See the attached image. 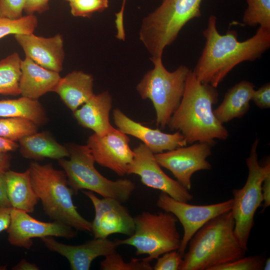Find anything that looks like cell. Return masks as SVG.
I'll use <instances>...</instances> for the list:
<instances>
[{
  "instance_id": "cell-44",
  "label": "cell",
  "mask_w": 270,
  "mask_h": 270,
  "mask_svg": "<svg viewBox=\"0 0 270 270\" xmlns=\"http://www.w3.org/2000/svg\"><path fill=\"white\" fill-rule=\"evenodd\" d=\"M263 270H270V258H268L265 260L264 262V264L263 266Z\"/></svg>"
},
{
  "instance_id": "cell-42",
  "label": "cell",
  "mask_w": 270,
  "mask_h": 270,
  "mask_svg": "<svg viewBox=\"0 0 270 270\" xmlns=\"http://www.w3.org/2000/svg\"><path fill=\"white\" fill-rule=\"evenodd\" d=\"M126 0H122V4L120 10L115 14L116 19L115 24L116 27L118 28H122L124 27V8Z\"/></svg>"
},
{
  "instance_id": "cell-28",
  "label": "cell",
  "mask_w": 270,
  "mask_h": 270,
  "mask_svg": "<svg viewBox=\"0 0 270 270\" xmlns=\"http://www.w3.org/2000/svg\"><path fill=\"white\" fill-rule=\"evenodd\" d=\"M248 4L242 21L250 26L259 25L270 30V0H246Z\"/></svg>"
},
{
  "instance_id": "cell-36",
  "label": "cell",
  "mask_w": 270,
  "mask_h": 270,
  "mask_svg": "<svg viewBox=\"0 0 270 270\" xmlns=\"http://www.w3.org/2000/svg\"><path fill=\"white\" fill-rule=\"evenodd\" d=\"M50 0H26L24 12L26 14H42L49 10Z\"/></svg>"
},
{
  "instance_id": "cell-18",
  "label": "cell",
  "mask_w": 270,
  "mask_h": 270,
  "mask_svg": "<svg viewBox=\"0 0 270 270\" xmlns=\"http://www.w3.org/2000/svg\"><path fill=\"white\" fill-rule=\"evenodd\" d=\"M14 36L26 57L48 70L58 72L62 70L64 51L61 34L49 38L37 36L34 33Z\"/></svg>"
},
{
  "instance_id": "cell-25",
  "label": "cell",
  "mask_w": 270,
  "mask_h": 270,
  "mask_svg": "<svg viewBox=\"0 0 270 270\" xmlns=\"http://www.w3.org/2000/svg\"><path fill=\"white\" fill-rule=\"evenodd\" d=\"M22 118L39 125L48 121L46 110L38 100L22 96L0 100V118Z\"/></svg>"
},
{
  "instance_id": "cell-29",
  "label": "cell",
  "mask_w": 270,
  "mask_h": 270,
  "mask_svg": "<svg viewBox=\"0 0 270 270\" xmlns=\"http://www.w3.org/2000/svg\"><path fill=\"white\" fill-rule=\"evenodd\" d=\"M38 24V20L34 14H26L16 20L0 16V39L10 34L34 33Z\"/></svg>"
},
{
  "instance_id": "cell-40",
  "label": "cell",
  "mask_w": 270,
  "mask_h": 270,
  "mask_svg": "<svg viewBox=\"0 0 270 270\" xmlns=\"http://www.w3.org/2000/svg\"><path fill=\"white\" fill-rule=\"evenodd\" d=\"M18 148L19 144L16 142L9 140L0 137V152H14Z\"/></svg>"
},
{
  "instance_id": "cell-27",
  "label": "cell",
  "mask_w": 270,
  "mask_h": 270,
  "mask_svg": "<svg viewBox=\"0 0 270 270\" xmlns=\"http://www.w3.org/2000/svg\"><path fill=\"white\" fill-rule=\"evenodd\" d=\"M38 125L27 118H0V137L12 142L18 141L38 132Z\"/></svg>"
},
{
  "instance_id": "cell-43",
  "label": "cell",
  "mask_w": 270,
  "mask_h": 270,
  "mask_svg": "<svg viewBox=\"0 0 270 270\" xmlns=\"http://www.w3.org/2000/svg\"><path fill=\"white\" fill-rule=\"evenodd\" d=\"M14 270H38L39 268L34 263L29 262L26 260H22L12 268Z\"/></svg>"
},
{
  "instance_id": "cell-41",
  "label": "cell",
  "mask_w": 270,
  "mask_h": 270,
  "mask_svg": "<svg viewBox=\"0 0 270 270\" xmlns=\"http://www.w3.org/2000/svg\"><path fill=\"white\" fill-rule=\"evenodd\" d=\"M11 156L8 152H0V172H6L9 170Z\"/></svg>"
},
{
  "instance_id": "cell-3",
  "label": "cell",
  "mask_w": 270,
  "mask_h": 270,
  "mask_svg": "<svg viewBox=\"0 0 270 270\" xmlns=\"http://www.w3.org/2000/svg\"><path fill=\"white\" fill-rule=\"evenodd\" d=\"M234 228L231 210L208 221L190 240L178 270H211L244 256Z\"/></svg>"
},
{
  "instance_id": "cell-16",
  "label": "cell",
  "mask_w": 270,
  "mask_h": 270,
  "mask_svg": "<svg viewBox=\"0 0 270 270\" xmlns=\"http://www.w3.org/2000/svg\"><path fill=\"white\" fill-rule=\"evenodd\" d=\"M112 116L114 124L118 130L142 141L154 154L171 150L188 144L179 132L166 134L160 130L144 126L130 118L118 108L114 110Z\"/></svg>"
},
{
  "instance_id": "cell-4",
  "label": "cell",
  "mask_w": 270,
  "mask_h": 270,
  "mask_svg": "<svg viewBox=\"0 0 270 270\" xmlns=\"http://www.w3.org/2000/svg\"><path fill=\"white\" fill-rule=\"evenodd\" d=\"M28 170L32 188L50 219L76 230L92 232V222L80 214L73 202L74 193L64 170L56 169L52 164H40L36 161L30 162Z\"/></svg>"
},
{
  "instance_id": "cell-8",
  "label": "cell",
  "mask_w": 270,
  "mask_h": 270,
  "mask_svg": "<svg viewBox=\"0 0 270 270\" xmlns=\"http://www.w3.org/2000/svg\"><path fill=\"white\" fill-rule=\"evenodd\" d=\"M134 220V234L126 239L116 240L118 246L134 247L136 255H148L144 259L149 262L165 252L178 250L182 238L177 228L178 220L172 214L143 212Z\"/></svg>"
},
{
  "instance_id": "cell-24",
  "label": "cell",
  "mask_w": 270,
  "mask_h": 270,
  "mask_svg": "<svg viewBox=\"0 0 270 270\" xmlns=\"http://www.w3.org/2000/svg\"><path fill=\"white\" fill-rule=\"evenodd\" d=\"M4 174L6 194L12 207L34 212L39 200L32 188L28 170L24 172L8 170Z\"/></svg>"
},
{
  "instance_id": "cell-17",
  "label": "cell",
  "mask_w": 270,
  "mask_h": 270,
  "mask_svg": "<svg viewBox=\"0 0 270 270\" xmlns=\"http://www.w3.org/2000/svg\"><path fill=\"white\" fill-rule=\"evenodd\" d=\"M50 250L65 257L72 270H88L92 262L99 256H106L116 250L118 245L107 238H94L78 245H68L56 240L52 236L42 238Z\"/></svg>"
},
{
  "instance_id": "cell-10",
  "label": "cell",
  "mask_w": 270,
  "mask_h": 270,
  "mask_svg": "<svg viewBox=\"0 0 270 270\" xmlns=\"http://www.w3.org/2000/svg\"><path fill=\"white\" fill-rule=\"evenodd\" d=\"M156 205L164 211L172 214L181 223L184 234L178 250L183 256L195 233L211 219L231 210L233 199L214 204L194 205L177 200L162 192L158 196Z\"/></svg>"
},
{
  "instance_id": "cell-2",
  "label": "cell",
  "mask_w": 270,
  "mask_h": 270,
  "mask_svg": "<svg viewBox=\"0 0 270 270\" xmlns=\"http://www.w3.org/2000/svg\"><path fill=\"white\" fill-rule=\"evenodd\" d=\"M216 88L202 83L190 70L180 104L167 125L172 130L179 132L188 144H213L215 139L225 140L228 137V130L212 110L213 105L218 102Z\"/></svg>"
},
{
  "instance_id": "cell-13",
  "label": "cell",
  "mask_w": 270,
  "mask_h": 270,
  "mask_svg": "<svg viewBox=\"0 0 270 270\" xmlns=\"http://www.w3.org/2000/svg\"><path fill=\"white\" fill-rule=\"evenodd\" d=\"M6 230L8 241L12 245L26 249L32 246L33 238L56 236L72 238L76 235L74 229L66 224L56 221L42 222L24 211L13 208Z\"/></svg>"
},
{
  "instance_id": "cell-5",
  "label": "cell",
  "mask_w": 270,
  "mask_h": 270,
  "mask_svg": "<svg viewBox=\"0 0 270 270\" xmlns=\"http://www.w3.org/2000/svg\"><path fill=\"white\" fill-rule=\"evenodd\" d=\"M202 0H162L142 20L139 38L151 57H162L166 46L177 38L190 20L202 16Z\"/></svg>"
},
{
  "instance_id": "cell-14",
  "label": "cell",
  "mask_w": 270,
  "mask_h": 270,
  "mask_svg": "<svg viewBox=\"0 0 270 270\" xmlns=\"http://www.w3.org/2000/svg\"><path fill=\"white\" fill-rule=\"evenodd\" d=\"M129 142L128 135L115 128L102 136L93 134L88 138L86 145L95 162L123 176L127 174L134 158Z\"/></svg>"
},
{
  "instance_id": "cell-45",
  "label": "cell",
  "mask_w": 270,
  "mask_h": 270,
  "mask_svg": "<svg viewBox=\"0 0 270 270\" xmlns=\"http://www.w3.org/2000/svg\"><path fill=\"white\" fill-rule=\"evenodd\" d=\"M66 0V1H67V2H71V1H72L73 0Z\"/></svg>"
},
{
  "instance_id": "cell-20",
  "label": "cell",
  "mask_w": 270,
  "mask_h": 270,
  "mask_svg": "<svg viewBox=\"0 0 270 270\" xmlns=\"http://www.w3.org/2000/svg\"><path fill=\"white\" fill-rule=\"evenodd\" d=\"M20 71V94L33 100L54 92L61 78L59 72L45 68L26 56L22 60Z\"/></svg>"
},
{
  "instance_id": "cell-32",
  "label": "cell",
  "mask_w": 270,
  "mask_h": 270,
  "mask_svg": "<svg viewBox=\"0 0 270 270\" xmlns=\"http://www.w3.org/2000/svg\"><path fill=\"white\" fill-rule=\"evenodd\" d=\"M265 258L256 255L243 256L234 261L214 266L211 270H262Z\"/></svg>"
},
{
  "instance_id": "cell-33",
  "label": "cell",
  "mask_w": 270,
  "mask_h": 270,
  "mask_svg": "<svg viewBox=\"0 0 270 270\" xmlns=\"http://www.w3.org/2000/svg\"><path fill=\"white\" fill-rule=\"evenodd\" d=\"M183 256L178 250L164 253L156 259L153 267L154 270H178Z\"/></svg>"
},
{
  "instance_id": "cell-12",
  "label": "cell",
  "mask_w": 270,
  "mask_h": 270,
  "mask_svg": "<svg viewBox=\"0 0 270 270\" xmlns=\"http://www.w3.org/2000/svg\"><path fill=\"white\" fill-rule=\"evenodd\" d=\"M133 152L134 160L127 174L138 176L144 185L158 190L177 200L188 202L193 199L188 190L164 172L154 154L144 144L140 143Z\"/></svg>"
},
{
  "instance_id": "cell-30",
  "label": "cell",
  "mask_w": 270,
  "mask_h": 270,
  "mask_svg": "<svg viewBox=\"0 0 270 270\" xmlns=\"http://www.w3.org/2000/svg\"><path fill=\"white\" fill-rule=\"evenodd\" d=\"M100 263L102 270H152L150 262L144 258H133L129 262H125L116 250L104 256Z\"/></svg>"
},
{
  "instance_id": "cell-31",
  "label": "cell",
  "mask_w": 270,
  "mask_h": 270,
  "mask_svg": "<svg viewBox=\"0 0 270 270\" xmlns=\"http://www.w3.org/2000/svg\"><path fill=\"white\" fill-rule=\"evenodd\" d=\"M70 12L74 16L90 18L96 12L108 7V0H73L69 2Z\"/></svg>"
},
{
  "instance_id": "cell-38",
  "label": "cell",
  "mask_w": 270,
  "mask_h": 270,
  "mask_svg": "<svg viewBox=\"0 0 270 270\" xmlns=\"http://www.w3.org/2000/svg\"><path fill=\"white\" fill-rule=\"evenodd\" d=\"M262 192L264 202L262 211H264L270 205V174H268L263 180Z\"/></svg>"
},
{
  "instance_id": "cell-35",
  "label": "cell",
  "mask_w": 270,
  "mask_h": 270,
  "mask_svg": "<svg viewBox=\"0 0 270 270\" xmlns=\"http://www.w3.org/2000/svg\"><path fill=\"white\" fill-rule=\"evenodd\" d=\"M255 104L262 109L270 108V84L268 82L254 90L252 98Z\"/></svg>"
},
{
  "instance_id": "cell-22",
  "label": "cell",
  "mask_w": 270,
  "mask_h": 270,
  "mask_svg": "<svg viewBox=\"0 0 270 270\" xmlns=\"http://www.w3.org/2000/svg\"><path fill=\"white\" fill-rule=\"evenodd\" d=\"M20 152L27 159L34 161L46 158L58 160L69 156L66 146L59 144L50 132H36L18 140Z\"/></svg>"
},
{
  "instance_id": "cell-15",
  "label": "cell",
  "mask_w": 270,
  "mask_h": 270,
  "mask_svg": "<svg viewBox=\"0 0 270 270\" xmlns=\"http://www.w3.org/2000/svg\"><path fill=\"white\" fill-rule=\"evenodd\" d=\"M92 203L95 216L92 222L94 238H107L114 234L130 236L135 230L134 218L119 200L110 198H100L93 192L82 191Z\"/></svg>"
},
{
  "instance_id": "cell-1",
  "label": "cell",
  "mask_w": 270,
  "mask_h": 270,
  "mask_svg": "<svg viewBox=\"0 0 270 270\" xmlns=\"http://www.w3.org/2000/svg\"><path fill=\"white\" fill-rule=\"evenodd\" d=\"M216 17L209 16L202 34L206 43L192 71L202 84L216 88L227 74L239 64L260 58L270 48V30L259 26L255 34L246 40H238V33L228 30L220 34Z\"/></svg>"
},
{
  "instance_id": "cell-34",
  "label": "cell",
  "mask_w": 270,
  "mask_h": 270,
  "mask_svg": "<svg viewBox=\"0 0 270 270\" xmlns=\"http://www.w3.org/2000/svg\"><path fill=\"white\" fill-rule=\"evenodd\" d=\"M26 0H0V16L16 20L22 16Z\"/></svg>"
},
{
  "instance_id": "cell-21",
  "label": "cell",
  "mask_w": 270,
  "mask_h": 270,
  "mask_svg": "<svg viewBox=\"0 0 270 270\" xmlns=\"http://www.w3.org/2000/svg\"><path fill=\"white\" fill-rule=\"evenodd\" d=\"M94 78L82 70H74L61 78L54 92L72 112L94 95Z\"/></svg>"
},
{
  "instance_id": "cell-26",
  "label": "cell",
  "mask_w": 270,
  "mask_h": 270,
  "mask_svg": "<svg viewBox=\"0 0 270 270\" xmlns=\"http://www.w3.org/2000/svg\"><path fill=\"white\" fill-rule=\"evenodd\" d=\"M22 60L18 54L15 52L0 60V94H20L19 81Z\"/></svg>"
},
{
  "instance_id": "cell-23",
  "label": "cell",
  "mask_w": 270,
  "mask_h": 270,
  "mask_svg": "<svg viewBox=\"0 0 270 270\" xmlns=\"http://www.w3.org/2000/svg\"><path fill=\"white\" fill-rule=\"evenodd\" d=\"M254 91L252 82L242 80L229 88L214 114L222 124L235 118H241L248 110L250 102Z\"/></svg>"
},
{
  "instance_id": "cell-7",
  "label": "cell",
  "mask_w": 270,
  "mask_h": 270,
  "mask_svg": "<svg viewBox=\"0 0 270 270\" xmlns=\"http://www.w3.org/2000/svg\"><path fill=\"white\" fill-rule=\"evenodd\" d=\"M150 60L154 68L144 74L136 90L142 99L152 102L156 125L164 129L180 104L190 69L181 65L169 72L162 63V57H150Z\"/></svg>"
},
{
  "instance_id": "cell-9",
  "label": "cell",
  "mask_w": 270,
  "mask_h": 270,
  "mask_svg": "<svg viewBox=\"0 0 270 270\" xmlns=\"http://www.w3.org/2000/svg\"><path fill=\"white\" fill-rule=\"evenodd\" d=\"M259 140L253 142L248 157L246 160L248 176L244 186L234 189L233 205L231 210L234 220V233L242 248L248 250V241L254 225V216L263 202L262 185L265 178L270 174V160L263 166L258 162L257 147Z\"/></svg>"
},
{
  "instance_id": "cell-6",
  "label": "cell",
  "mask_w": 270,
  "mask_h": 270,
  "mask_svg": "<svg viewBox=\"0 0 270 270\" xmlns=\"http://www.w3.org/2000/svg\"><path fill=\"white\" fill-rule=\"evenodd\" d=\"M66 146L69 160L62 158L58 160L75 194L80 190H86L122 203L128 200L136 188L132 181L126 178L112 180L104 177L95 168L94 159L86 145L68 144Z\"/></svg>"
},
{
  "instance_id": "cell-37",
  "label": "cell",
  "mask_w": 270,
  "mask_h": 270,
  "mask_svg": "<svg viewBox=\"0 0 270 270\" xmlns=\"http://www.w3.org/2000/svg\"><path fill=\"white\" fill-rule=\"evenodd\" d=\"M4 172H0V207L12 208L6 194Z\"/></svg>"
},
{
  "instance_id": "cell-19",
  "label": "cell",
  "mask_w": 270,
  "mask_h": 270,
  "mask_svg": "<svg viewBox=\"0 0 270 270\" xmlns=\"http://www.w3.org/2000/svg\"><path fill=\"white\" fill-rule=\"evenodd\" d=\"M112 106L111 94L107 90L104 91L94 94L80 108L73 112L74 116L82 126L102 136L115 129L110 122Z\"/></svg>"
},
{
  "instance_id": "cell-11",
  "label": "cell",
  "mask_w": 270,
  "mask_h": 270,
  "mask_svg": "<svg viewBox=\"0 0 270 270\" xmlns=\"http://www.w3.org/2000/svg\"><path fill=\"white\" fill-rule=\"evenodd\" d=\"M212 144L196 142L188 146L179 147L154 156L160 166L170 170L176 180L190 190L193 174L200 170L212 168L206 158L212 154Z\"/></svg>"
},
{
  "instance_id": "cell-39",
  "label": "cell",
  "mask_w": 270,
  "mask_h": 270,
  "mask_svg": "<svg viewBox=\"0 0 270 270\" xmlns=\"http://www.w3.org/2000/svg\"><path fill=\"white\" fill-rule=\"evenodd\" d=\"M12 208L0 207V232L9 226Z\"/></svg>"
}]
</instances>
